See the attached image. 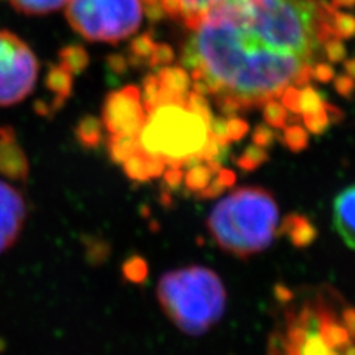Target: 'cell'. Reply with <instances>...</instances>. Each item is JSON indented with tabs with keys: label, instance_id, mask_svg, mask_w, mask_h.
I'll list each match as a JSON object with an SVG mask.
<instances>
[{
	"label": "cell",
	"instance_id": "obj_1",
	"mask_svg": "<svg viewBox=\"0 0 355 355\" xmlns=\"http://www.w3.org/2000/svg\"><path fill=\"white\" fill-rule=\"evenodd\" d=\"M336 8L327 0H224L207 10L182 49L193 80L243 111L308 86L333 35Z\"/></svg>",
	"mask_w": 355,
	"mask_h": 355
},
{
	"label": "cell",
	"instance_id": "obj_2",
	"mask_svg": "<svg viewBox=\"0 0 355 355\" xmlns=\"http://www.w3.org/2000/svg\"><path fill=\"white\" fill-rule=\"evenodd\" d=\"M279 227V206L261 187H243L218 202L207 218V230L218 246L246 259L268 249Z\"/></svg>",
	"mask_w": 355,
	"mask_h": 355
},
{
	"label": "cell",
	"instance_id": "obj_3",
	"mask_svg": "<svg viewBox=\"0 0 355 355\" xmlns=\"http://www.w3.org/2000/svg\"><path fill=\"white\" fill-rule=\"evenodd\" d=\"M157 297L172 323L191 336L212 329L227 306V292L218 274L198 265L164 274Z\"/></svg>",
	"mask_w": 355,
	"mask_h": 355
},
{
	"label": "cell",
	"instance_id": "obj_4",
	"mask_svg": "<svg viewBox=\"0 0 355 355\" xmlns=\"http://www.w3.org/2000/svg\"><path fill=\"white\" fill-rule=\"evenodd\" d=\"M207 139L209 123L185 105V98L159 103L138 132L139 150L173 168L198 163L197 154Z\"/></svg>",
	"mask_w": 355,
	"mask_h": 355
},
{
	"label": "cell",
	"instance_id": "obj_5",
	"mask_svg": "<svg viewBox=\"0 0 355 355\" xmlns=\"http://www.w3.org/2000/svg\"><path fill=\"white\" fill-rule=\"evenodd\" d=\"M65 17L89 42L119 43L139 28L142 6L139 0H69Z\"/></svg>",
	"mask_w": 355,
	"mask_h": 355
},
{
	"label": "cell",
	"instance_id": "obj_6",
	"mask_svg": "<svg viewBox=\"0 0 355 355\" xmlns=\"http://www.w3.org/2000/svg\"><path fill=\"white\" fill-rule=\"evenodd\" d=\"M39 76L36 55L17 35L0 30V107L21 103L35 89Z\"/></svg>",
	"mask_w": 355,
	"mask_h": 355
},
{
	"label": "cell",
	"instance_id": "obj_7",
	"mask_svg": "<svg viewBox=\"0 0 355 355\" xmlns=\"http://www.w3.org/2000/svg\"><path fill=\"white\" fill-rule=\"evenodd\" d=\"M101 119L110 135H138L147 119L141 101V87L130 85L110 92L105 96Z\"/></svg>",
	"mask_w": 355,
	"mask_h": 355
},
{
	"label": "cell",
	"instance_id": "obj_8",
	"mask_svg": "<svg viewBox=\"0 0 355 355\" xmlns=\"http://www.w3.org/2000/svg\"><path fill=\"white\" fill-rule=\"evenodd\" d=\"M26 220V203L10 185L0 182V253L12 248Z\"/></svg>",
	"mask_w": 355,
	"mask_h": 355
},
{
	"label": "cell",
	"instance_id": "obj_9",
	"mask_svg": "<svg viewBox=\"0 0 355 355\" xmlns=\"http://www.w3.org/2000/svg\"><path fill=\"white\" fill-rule=\"evenodd\" d=\"M28 172V159L19 147L14 128L0 126V175L8 180L26 182Z\"/></svg>",
	"mask_w": 355,
	"mask_h": 355
},
{
	"label": "cell",
	"instance_id": "obj_10",
	"mask_svg": "<svg viewBox=\"0 0 355 355\" xmlns=\"http://www.w3.org/2000/svg\"><path fill=\"white\" fill-rule=\"evenodd\" d=\"M333 225L343 243L355 250V185L336 196L333 203Z\"/></svg>",
	"mask_w": 355,
	"mask_h": 355
},
{
	"label": "cell",
	"instance_id": "obj_11",
	"mask_svg": "<svg viewBox=\"0 0 355 355\" xmlns=\"http://www.w3.org/2000/svg\"><path fill=\"white\" fill-rule=\"evenodd\" d=\"M157 76L160 85L159 103L182 101L185 95L190 92L191 77L182 67H162ZM157 103V104H159Z\"/></svg>",
	"mask_w": 355,
	"mask_h": 355
},
{
	"label": "cell",
	"instance_id": "obj_12",
	"mask_svg": "<svg viewBox=\"0 0 355 355\" xmlns=\"http://www.w3.org/2000/svg\"><path fill=\"white\" fill-rule=\"evenodd\" d=\"M166 164L159 157H151L139 148L123 162V171L132 181L147 182L163 175Z\"/></svg>",
	"mask_w": 355,
	"mask_h": 355
},
{
	"label": "cell",
	"instance_id": "obj_13",
	"mask_svg": "<svg viewBox=\"0 0 355 355\" xmlns=\"http://www.w3.org/2000/svg\"><path fill=\"white\" fill-rule=\"evenodd\" d=\"M280 234H286L293 246L306 248L317 239L318 231L311 220L301 214H288L280 227Z\"/></svg>",
	"mask_w": 355,
	"mask_h": 355
},
{
	"label": "cell",
	"instance_id": "obj_14",
	"mask_svg": "<svg viewBox=\"0 0 355 355\" xmlns=\"http://www.w3.org/2000/svg\"><path fill=\"white\" fill-rule=\"evenodd\" d=\"M73 77L69 71H65L62 67L58 65H49V71L46 74V79H44V83H46V87L49 89V92L53 95V98L49 101L53 113L64 105L65 99H69L73 94Z\"/></svg>",
	"mask_w": 355,
	"mask_h": 355
},
{
	"label": "cell",
	"instance_id": "obj_15",
	"mask_svg": "<svg viewBox=\"0 0 355 355\" xmlns=\"http://www.w3.org/2000/svg\"><path fill=\"white\" fill-rule=\"evenodd\" d=\"M103 121L94 116H85L80 119L74 129L76 139L80 146L87 150H94L101 146L103 142Z\"/></svg>",
	"mask_w": 355,
	"mask_h": 355
},
{
	"label": "cell",
	"instance_id": "obj_16",
	"mask_svg": "<svg viewBox=\"0 0 355 355\" xmlns=\"http://www.w3.org/2000/svg\"><path fill=\"white\" fill-rule=\"evenodd\" d=\"M139 148L138 135H123V133H116L110 135L107 139V151L110 159L116 164H123V162Z\"/></svg>",
	"mask_w": 355,
	"mask_h": 355
},
{
	"label": "cell",
	"instance_id": "obj_17",
	"mask_svg": "<svg viewBox=\"0 0 355 355\" xmlns=\"http://www.w3.org/2000/svg\"><path fill=\"white\" fill-rule=\"evenodd\" d=\"M60 65L71 76L82 74L89 65V53L82 44H69L58 53Z\"/></svg>",
	"mask_w": 355,
	"mask_h": 355
},
{
	"label": "cell",
	"instance_id": "obj_18",
	"mask_svg": "<svg viewBox=\"0 0 355 355\" xmlns=\"http://www.w3.org/2000/svg\"><path fill=\"white\" fill-rule=\"evenodd\" d=\"M220 2H224V0H181V19L184 22V26L188 30L194 31L200 22H202L203 17L207 14V10L212 9Z\"/></svg>",
	"mask_w": 355,
	"mask_h": 355
},
{
	"label": "cell",
	"instance_id": "obj_19",
	"mask_svg": "<svg viewBox=\"0 0 355 355\" xmlns=\"http://www.w3.org/2000/svg\"><path fill=\"white\" fill-rule=\"evenodd\" d=\"M15 10L24 15H48L65 6L69 0H9Z\"/></svg>",
	"mask_w": 355,
	"mask_h": 355
},
{
	"label": "cell",
	"instance_id": "obj_20",
	"mask_svg": "<svg viewBox=\"0 0 355 355\" xmlns=\"http://www.w3.org/2000/svg\"><path fill=\"white\" fill-rule=\"evenodd\" d=\"M154 46L155 42L150 33H144V35L132 39L129 44V57H126L129 65L141 67L144 61H148L154 51Z\"/></svg>",
	"mask_w": 355,
	"mask_h": 355
},
{
	"label": "cell",
	"instance_id": "obj_21",
	"mask_svg": "<svg viewBox=\"0 0 355 355\" xmlns=\"http://www.w3.org/2000/svg\"><path fill=\"white\" fill-rule=\"evenodd\" d=\"M212 178L214 173L210 172L206 163H196L187 171V173H184V184L187 190H190L191 193H198L207 187V184L212 181Z\"/></svg>",
	"mask_w": 355,
	"mask_h": 355
},
{
	"label": "cell",
	"instance_id": "obj_22",
	"mask_svg": "<svg viewBox=\"0 0 355 355\" xmlns=\"http://www.w3.org/2000/svg\"><path fill=\"white\" fill-rule=\"evenodd\" d=\"M283 144L292 153H301L309 146V133L301 125H287L283 129Z\"/></svg>",
	"mask_w": 355,
	"mask_h": 355
},
{
	"label": "cell",
	"instance_id": "obj_23",
	"mask_svg": "<svg viewBox=\"0 0 355 355\" xmlns=\"http://www.w3.org/2000/svg\"><path fill=\"white\" fill-rule=\"evenodd\" d=\"M265 123L272 129H283L288 123V113L279 99H270L262 105Z\"/></svg>",
	"mask_w": 355,
	"mask_h": 355
},
{
	"label": "cell",
	"instance_id": "obj_24",
	"mask_svg": "<svg viewBox=\"0 0 355 355\" xmlns=\"http://www.w3.org/2000/svg\"><path fill=\"white\" fill-rule=\"evenodd\" d=\"M268 160H270V155L265 148H261L257 146H249L240 154V157L237 159V166L244 172H253L259 169L261 166Z\"/></svg>",
	"mask_w": 355,
	"mask_h": 355
},
{
	"label": "cell",
	"instance_id": "obj_25",
	"mask_svg": "<svg viewBox=\"0 0 355 355\" xmlns=\"http://www.w3.org/2000/svg\"><path fill=\"white\" fill-rule=\"evenodd\" d=\"M159 96H160V85L157 80V76L148 74L144 77L142 89H141V101L147 114L155 105H157Z\"/></svg>",
	"mask_w": 355,
	"mask_h": 355
},
{
	"label": "cell",
	"instance_id": "obj_26",
	"mask_svg": "<svg viewBox=\"0 0 355 355\" xmlns=\"http://www.w3.org/2000/svg\"><path fill=\"white\" fill-rule=\"evenodd\" d=\"M333 35L340 40L355 37V17L348 12H339L336 10L331 21Z\"/></svg>",
	"mask_w": 355,
	"mask_h": 355
},
{
	"label": "cell",
	"instance_id": "obj_27",
	"mask_svg": "<svg viewBox=\"0 0 355 355\" xmlns=\"http://www.w3.org/2000/svg\"><path fill=\"white\" fill-rule=\"evenodd\" d=\"M185 105L190 108L193 113L198 114L200 117H203L207 123H210V120L214 119V113H212V110H210L209 101L205 95H200L194 91H190L185 95Z\"/></svg>",
	"mask_w": 355,
	"mask_h": 355
},
{
	"label": "cell",
	"instance_id": "obj_28",
	"mask_svg": "<svg viewBox=\"0 0 355 355\" xmlns=\"http://www.w3.org/2000/svg\"><path fill=\"white\" fill-rule=\"evenodd\" d=\"M324 101L314 87L304 86L301 91V114H313L323 110Z\"/></svg>",
	"mask_w": 355,
	"mask_h": 355
},
{
	"label": "cell",
	"instance_id": "obj_29",
	"mask_svg": "<svg viewBox=\"0 0 355 355\" xmlns=\"http://www.w3.org/2000/svg\"><path fill=\"white\" fill-rule=\"evenodd\" d=\"M302 121H304L306 130L314 133V135H321V133H324L329 129V126L331 125L324 107H323V110L317 111V113L302 114Z\"/></svg>",
	"mask_w": 355,
	"mask_h": 355
},
{
	"label": "cell",
	"instance_id": "obj_30",
	"mask_svg": "<svg viewBox=\"0 0 355 355\" xmlns=\"http://www.w3.org/2000/svg\"><path fill=\"white\" fill-rule=\"evenodd\" d=\"M175 61V51L171 44L166 43H155L154 51L148 60V65L151 69H162V67L169 65Z\"/></svg>",
	"mask_w": 355,
	"mask_h": 355
},
{
	"label": "cell",
	"instance_id": "obj_31",
	"mask_svg": "<svg viewBox=\"0 0 355 355\" xmlns=\"http://www.w3.org/2000/svg\"><path fill=\"white\" fill-rule=\"evenodd\" d=\"M123 275L129 282H142L147 275V263L139 257L129 258L123 265Z\"/></svg>",
	"mask_w": 355,
	"mask_h": 355
},
{
	"label": "cell",
	"instance_id": "obj_32",
	"mask_svg": "<svg viewBox=\"0 0 355 355\" xmlns=\"http://www.w3.org/2000/svg\"><path fill=\"white\" fill-rule=\"evenodd\" d=\"M282 104L287 110V113L293 116L301 114V89L296 86H287L280 95Z\"/></svg>",
	"mask_w": 355,
	"mask_h": 355
},
{
	"label": "cell",
	"instance_id": "obj_33",
	"mask_svg": "<svg viewBox=\"0 0 355 355\" xmlns=\"http://www.w3.org/2000/svg\"><path fill=\"white\" fill-rule=\"evenodd\" d=\"M323 53L324 57L333 62H342L345 61L347 58V48L345 44H343V42L338 37H330L324 44H323Z\"/></svg>",
	"mask_w": 355,
	"mask_h": 355
},
{
	"label": "cell",
	"instance_id": "obj_34",
	"mask_svg": "<svg viewBox=\"0 0 355 355\" xmlns=\"http://www.w3.org/2000/svg\"><path fill=\"white\" fill-rule=\"evenodd\" d=\"M249 123L240 117H230L227 120V141L228 144L237 142L248 135Z\"/></svg>",
	"mask_w": 355,
	"mask_h": 355
},
{
	"label": "cell",
	"instance_id": "obj_35",
	"mask_svg": "<svg viewBox=\"0 0 355 355\" xmlns=\"http://www.w3.org/2000/svg\"><path fill=\"white\" fill-rule=\"evenodd\" d=\"M252 141H253V146L261 147V148H270L272 147V144L275 141V133L270 126L258 125L253 130Z\"/></svg>",
	"mask_w": 355,
	"mask_h": 355
},
{
	"label": "cell",
	"instance_id": "obj_36",
	"mask_svg": "<svg viewBox=\"0 0 355 355\" xmlns=\"http://www.w3.org/2000/svg\"><path fill=\"white\" fill-rule=\"evenodd\" d=\"M209 137L216 141L219 146H228L227 141V119L215 117L209 123Z\"/></svg>",
	"mask_w": 355,
	"mask_h": 355
},
{
	"label": "cell",
	"instance_id": "obj_37",
	"mask_svg": "<svg viewBox=\"0 0 355 355\" xmlns=\"http://www.w3.org/2000/svg\"><path fill=\"white\" fill-rule=\"evenodd\" d=\"M163 182L168 187V190H180L181 184L184 182L182 168H173V166H169V169H166L163 172Z\"/></svg>",
	"mask_w": 355,
	"mask_h": 355
},
{
	"label": "cell",
	"instance_id": "obj_38",
	"mask_svg": "<svg viewBox=\"0 0 355 355\" xmlns=\"http://www.w3.org/2000/svg\"><path fill=\"white\" fill-rule=\"evenodd\" d=\"M313 79L320 83H329L335 79V70H333L331 64L318 61L313 67Z\"/></svg>",
	"mask_w": 355,
	"mask_h": 355
},
{
	"label": "cell",
	"instance_id": "obj_39",
	"mask_svg": "<svg viewBox=\"0 0 355 355\" xmlns=\"http://www.w3.org/2000/svg\"><path fill=\"white\" fill-rule=\"evenodd\" d=\"M107 65H108V70L113 71L114 74H125L129 69V62L128 58L123 57V55L120 53H111L107 57Z\"/></svg>",
	"mask_w": 355,
	"mask_h": 355
},
{
	"label": "cell",
	"instance_id": "obj_40",
	"mask_svg": "<svg viewBox=\"0 0 355 355\" xmlns=\"http://www.w3.org/2000/svg\"><path fill=\"white\" fill-rule=\"evenodd\" d=\"M333 83H335L336 92L343 98H349L355 92V82L347 74L335 77V82Z\"/></svg>",
	"mask_w": 355,
	"mask_h": 355
},
{
	"label": "cell",
	"instance_id": "obj_41",
	"mask_svg": "<svg viewBox=\"0 0 355 355\" xmlns=\"http://www.w3.org/2000/svg\"><path fill=\"white\" fill-rule=\"evenodd\" d=\"M225 190H227V188L224 185H220L219 181L214 176V180L207 184V187L203 188L202 191L197 193V197L203 198V200H214V198H216L218 196L224 193Z\"/></svg>",
	"mask_w": 355,
	"mask_h": 355
},
{
	"label": "cell",
	"instance_id": "obj_42",
	"mask_svg": "<svg viewBox=\"0 0 355 355\" xmlns=\"http://www.w3.org/2000/svg\"><path fill=\"white\" fill-rule=\"evenodd\" d=\"M160 5L164 10L166 17H169L173 21L181 19V15H182L181 0H160Z\"/></svg>",
	"mask_w": 355,
	"mask_h": 355
},
{
	"label": "cell",
	"instance_id": "obj_43",
	"mask_svg": "<svg viewBox=\"0 0 355 355\" xmlns=\"http://www.w3.org/2000/svg\"><path fill=\"white\" fill-rule=\"evenodd\" d=\"M142 14H146V17L151 22H159V21L166 18V14H164V10H163L160 2L155 3V5H151V6H142Z\"/></svg>",
	"mask_w": 355,
	"mask_h": 355
},
{
	"label": "cell",
	"instance_id": "obj_44",
	"mask_svg": "<svg viewBox=\"0 0 355 355\" xmlns=\"http://www.w3.org/2000/svg\"><path fill=\"white\" fill-rule=\"evenodd\" d=\"M215 178L219 181V184L224 185L225 188L232 187V185L236 184V181H237V175L232 172V171H230V169H225V168H220L218 171V173L215 175Z\"/></svg>",
	"mask_w": 355,
	"mask_h": 355
},
{
	"label": "cell",
	"instance_id": "obj_45",
	"mask_svg": "<svg viewBox=\"0 0 355 355\" xmlns=\"http://www.w3.org/2000/svg\"><path fill=\"white\" fill-rule=\"evenodd\" d=\"M324 110H326V113L329 116L330 123H339V121L343 119V111L339 110L336 105L324 103Z\"/></svg>",
	"mask_w": 355,
	"mask_h": 355
},
{
	"label": "cell",
	"instance_id": "obj_46",
	"mask_svg": "<svg viewBox=\"0 0 355 355\" xmlns=\"http://www.w3.org/2000/svg\"><path fill=\"white\" fill-rule=\"evenodd\" d=\"M345 71H347V76H349L351 79L355 82V58H349V60H345Z\"/></svg>",
	"mask_w": 355,
	"mask_h": 355
},
{
	"label": "cell",
	"instance_id": "obj_47",
	"mask_svg": "<svg viewBox=\"0 0 355 355\" xmlns=\"http://www.w3.org/2000/svg\"><path fill=\"white\" fill-rule=\"evenodd\" d=\"M336 9L338 8H354L355 0H331L330 2Z\"/></svg>",
	"mask_w": 355,
	"mask_h": 355
},
{
	"label": "cell",
	"instance_id": "obj_48",
	"mask_svg": "<svg viewBox=\"0 0 355 355\" xmlns=\"http://www.w3.org/2000/svg\"><path fill=\"white\" fill-rule=\"evenodd\" d=\"M139 2H141V6H151V5L159 3L160 0H139Z\"/></svg>",
	"mask_w": 355,
	"mask_h": 355
}]
</instances>
